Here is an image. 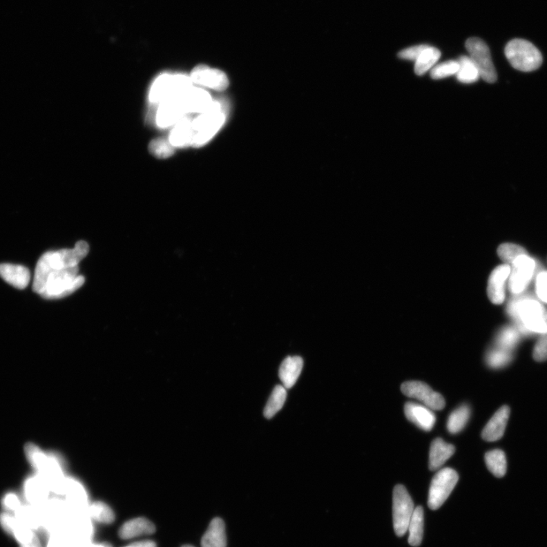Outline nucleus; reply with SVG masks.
Wrapping results in <instances>:
<instances>
[{"label":"nucleus","mask_w":547,"mask_h":547,"mask_svg":"<svg viewBox=\"0 0 547 547\" xmlns=\"http://www.w3.org/2000/svg\"><path fill=\"white\" fill-rule=\"evenodd\" d=\"M89 252L86 241L73 249L50 251L38 260L33 280V291L45 299H59L72 294L85 283L79 276V262Z\"/></svg>","instance_id":"1"},{"label":"nucleus","mask_w":547,"mask_h":547,"mask_svg":"<svg viewBox=\"0 0 547 547\" xmlns=\"http://www.w3.org/2000/svg\"><path fill=\"white\" fill-rule=\"evenodd\" d=\"M225 120L226 115L222 103L213 101L207 111L193 120V146L201 147L207 144L224 126Z\"/></svg>","instance_id":"2"},{"label":"nucleus","mask_w":547,"mask_h":547,"mask_svg":"<svg viewBox=\"0 0 547 547\" xmlns=\"http://www.w3.org/2000/svg\"><path fill=\"white\" fill-rule=\"evenodd\" d=\"M508 313L519 317L524 328L539 334L547 333V309L533 299L515 300L509 303Z\"/></svg>","instance_id":"3"},{"label":"nucleus","mask_w":547,"mask_h":547,"mask_svg":"<svg viewBox=\"0 0 547 547\" xmlns=\"http://www.w3.org/2000/svg\"><path fill=\"white\" fill-rule=\"evenodd\" d=\"M193 87V83L187 75L164 73L152 84L149 101L152 104H160L184 95Z\"/></svg>","instance_id":"4"},{"label":"nucleus","mask_w":547,"mask_h":547,"mask_svg":"<svg viewBox=\"0 0 547 547\" xmlns=\"http://www.w3.org/2000/svg\"><path fill=\"white\" fill-rule=\"evenodd\" d=\"M508 62L515 70L528 73L537 70L543 63L541 52L535 46L523 39L509 41L505 49Z\"/></svg>","instance_id":"5"},{"label":"nucleus","mask_w":547,"mask_h":547,"mask_svg":"<svg viewBox=\"0 0 547 547\" xmlns=\"http://www.w3.org/2000/svg\"><path fill=\"white\" fill-rule=\"evenodd\" d=\"M459 479L458 473L450 468L441 469L432 478L428 497V506L432 510H436L444 504Z\"/></svg>","instance_id":"6"},{"label":"nucleus","mask_w":547,"mask_h":547,"mask_svg":"<svg viewBox=\"0 0 547 547\" xmlns=\"http://www.w3.org/2000/svg\"><path fill=\"white\" fill-rule=\"evenodd\" d=\"M414 512L412 497L404 486L397 485L393 491V524L395 534L404 536Z\"/></svg>","instance_id":"7"},{"label":"nucleus","mask_w":547,"mask_h":547,"mask_svg":"<svg viewBox=\"0 0 547 547\" xmlns=\"http://www.w3.org/2000/svg\"><path fill=\"white\" fill-rule=\"evenodd\" d=\"M466 47L469 52V57L477 68L480 77L488 83L495 82L497 80V73L488 44L480 38L470 37L466 41Z\"/></svg>","instance_id":"8"},{"label":"nucleus","mask_w":547,"mask_h":547,"mask_svg":"<svg viewBox=\"0 0 547 547\" xmlns=\"http://www.w3.org/2000/svg\"><path fill=\"white\" fill-rule=\"evenodd\" d=\"M511 265L509 291L514 294H520L526 290L533 277L536 262L528 255H524L517 258Z\"/></svg>","instance_id":"9"},{"label":"nucleus","mask_w":547,"mask_h":547,"mask_svg":"<svg viewBox=\"0 0 547 547\" xmlns=\"http://www.w3.org/2000/svg\"><path fill=\"white\" fill-rule=\"evenodd\" d=\"M401 392L407 397L420 401L431 410H441L445 406L443 395L433 391L428 385L419 381H409L402 384Z\"/></svg>","instance_id":"10"},{"label":"nucleus","mask_w":547,"mask_h":547,"mask_svg":"<svg viewBox=\"0 0 547 547\" xmlns=\"http://www.w3.org/2000/svg\"><path fill=\"white\" fill-rule=\"evenodd\" d=\"M0 526L6 533L17 539L20 546H32L41 544L39 537L36 535L35 530L21 523L12 513L6 512L0 515Z\"/></svg>","instance_id":"11"},{"label":"nucleus","mask_w":547,"mask_h":547,"mask_svg":"<svg viewBox=\"0 0 547 547\" xmlns=\"http://www.w3.org/2000/svg\"><path fill=\"white\" fill-rule=\"evenodd\" d=\"M189 76L193 84L216 90H224L229 86V81L224 72L207 66L195 67Z\"/></svg>","instance_id":"12"},{"label":"nucleus","mask_w":547,"mask_h":547,"mask_svg":"<svg viewBox=\"0 0 547 547\" xmlns=\"http://www.w3.org/2000/svg\"><path fill=\"white\" fill-rule=\"evenodd\" d=\"M187 115L180 97H174L160 104L156 113V124L160 128L176 125Z\"/></svg>","instance_id":"13"},{"label":"nucleus","mask_w":547,"mask_h":547,"mask_svg":"<svg viewBox=\"0 0 547 547\" xmlns=\"http://www.w3.org/2000/svg\"><path fill=\"white\" fill-rule=\"evenodd\" d=\"M51 492L44 479L37 473L26 479L23 492L28 504L41 506L47 501Z\"/></svg>","instance_id":"14"},{"label":"nucleus","mask_w":547,"mask_h":547,"mask_svg":"<svg viewBox=\"0 0 547 547\" xmlns=\"http://www.w3.org/2000/svg\"><path fill=\"white\" fill-rule=\"evenodd\" d=\"M511 267L508 264L498 266L492 271L488 281V293L490 301L499 305L506 298V282L510 275Z\"/></svg>","instance_id":"15"},{"label":"nucleus","mask_w":547,"mask_h":547,"mask_svg":"<svg viewBox=\"0 0 547 547\" xmlns=\"http://www.w3.org/2000/svg\"><path fill=\"white\" fill-rule=\"evenodd\" d=\"M405 414L407 420L424 431H430L436 421L432 410L423 405L407 402L405 406Z\"/></svg>","instance_id":"16"},{"label":"nucleus","mask_w":547,"mask_h":547,"mask_svg":"<svg viewBox=\"0 0 547 547\" xmlns=\"http://www.w3.org/2000/svg\"><path fill=\"white\" fill-rule=\"evenodd\" d=\"M180 97L186 114H200L207 111L213 102L209 93L200 88L193 87Z\"/></svg>","instance_id":"17"},{"label":"nucleus","mask_w":547,"mask_h":547,"mask_svg":"<svg viewBox=\"0 0 547 547\" xmlns=\"http://www.w3.org/2000/svg\"><path fill=\"white\" fill-rule=\"evenodd\" d=\"M510 415V408L501 407L491 418L482 432V438L488 442H495L503 436Z\"/></svg>","instance_id":"18"},{"label":"nucleus","mask_w":547,"mask_h":547,"mask_svg":"<svg viewBox=\"0 0 547 547\" xmlns=\"http://www.w3.org/2000/svg\"><path fill=\"white\" fill-rule=\"evenodd\" d=\"M0 277L15 288H26L30 280V273L25 266L14 264H0Z\"/></svg>","instance_id":"19"},{"label":"nucleus","mask_w":547,"mask_h":547,"mask_svg":"<svg viewBox=\"0 0 547 547\" xmlns=\"http://www.w3.org/2000/svg\"><path fill=\"white\" fill-rule=\"evenodd\" d=\"M193 119L186 116L174 126L169 140L174 148H185L193 146Z\"/></svg>","instance_id":"20"},{"label":"nucleus","mask_w":547,"mask_h":547,"mask_svg":"<svg viewBox=\"0 0 547 547\" xmlns=\"http://www.w3.org/2000/svg\"><path fill=\"white\" fill-rule=\"evenodd\" d=\"M303 361L300 356H287L281 363L279 378L286 390L291 389L300 376Z\"/></svg>","instance_id":"21"},{"label":"nucleus","mask_w":547,"mask_h":547,"mask_svg":"<svg viewBox=\"0 0 547 547\" xmlns=\"http://www.w3.org/2000/svg\"><path fill=\"white\" fill-rule=\"evenodd\" d=\"M156 530L155 524L144 518L129 520L119 530V536L123 539H131L143 535L154 534Z\"/></svg>","instance_id":"22"},{"label":"nucleus","mask_w":547,"mask_h":547,"mask_svg":"<svg viewBox=\"0 0 547 547\" xmlns=\"http://www.w3.org/2000/svg\"><path fill=\"white\" fill-rule=\"evenodd\" d=\"M455 452V448L448 444L441 438H437L431 444L430 452L429 468L430 470H436L442 467Z\"/></svg>","instance_id":"23"},{"label":"nucleus","mask_w":547,"mask_h":547,"mask_svg":"<svg viewBox=\"0 0 547 547\" xmlns=\"http://www.w3.org/2000/svg\"><path fill=\"white\" fill-rule=\"evenodd\" d=\"M202 547H227V536L224 522L222 519H213L204 534Z\"/></svg>","instance_id":"24"},{"label":"nucleus","mask_w":547,"mask_h":547,"mask_svg":"<svg viewBox=\"0 0 547 547\" xmlns=\"http://www.w3.org/2000/svg\"><path fill=\"white\" fill-rule=\"evenodd\" d=\"M14 515L21 523L34 530L39 528L44 521L41 506L22 505Z\"/></svg>","instance_id":"25"},{"label":"nucleus","mask_w":547,"mask_h":547,"mask_svg":"<svg viewBox=\"0 0 547 547\" xmlns=\"http://www.w3.org/2000/svg\"><path fill=\"white\" fill-rule=\"evenodd\" d=\"M26 459L35 470V473L40 474L43 472L49 458V452H45L35 443H29L25 446Z\"/></svg>","instance_id":"26"},{"label":"nucleus","mask_w":547,"mask_h":547,"mask_svg":"<svg viewBox=\"0 0 547 547\" xmlns=\"http://www.w3.org/2000/svg\"><path fill=\"white\" fill-rule=\"evenodd\" d=\"M423 508L421 506H418L414 509L407 528L409 531L408 542L410 546H418L421 544L423 536Z\"/></svg>","instance_id":"27"},{"label":"nucleus","mask_w":547,"mask_h":547,"mask_svg":"<svg viewBox=\"0 0 547 547\" xmlns=\"http://www.w3.org/2000/svg\"><path fill=\"white\" fill-rule=\"evenodd\" d=\"M441 57L440 51L428 46L421 53L415 63L414 71L417 75H423L432 70Z\"/></svg>","instance_id":"28"},{"label":"nucleus","mask_w":547,"mask_h":547,"mask_svg":"<svg viewBox=\"0 0 547 547\" xmlns=\"http://www.w3.org/2000/svg\"><path fill=\"white\" fill-rule=\"evenodd\" d=\"M286 399L287 390L285 387L283 385H276L264 409L265 416L267 419H271L283 407Z\"/></svg>","instance_id":"29"},{"label":"nucleus","mask_w":547,"mask_h":547,"mask_svg":"<svg viewBox=\"0 0 547 547\" xmlns=\"http://www.w3.org/2000/svg\"><path fill=\"white\" fill-rule=\"evenodd\" d=\"M486 465L490 472L497 477H503L506 474L507 461L504 452L500 450L488 452L485 455Z\"/></svg>","instance_id":"30"},{"label":"nucleus","mask_w":547,"mask_h":547,"mask_svg":"<svg viewBox=\"0 0 547 547\" xmlns=\"http://www.w3.org/2000/svg\"><path fill=\"white\" fill-rule=\"evenodd\" d=\"M470 416V408L467 405H463L454 412L448 417L447 421V429L452 434L460 432L466 428Z\"/></svg>","instance_id":"31"},{"label":"nucleus","mask_w":547,"mask_h":547,"mask_svg":"<svg viewBox=\"0 0 547 547\" xmlns=\"http://www.w3.org/2000/svg\"><path fill=\"white\" fill-rule=\"evenodd\" d=\"M458 61L460 66L456 76L460 82L472 84L481 78L477 66L469 56H462Z\"/></svg>","instance_id":"32"},{"label":"nucleus","mask_w":547,"mask_h":547,"mask_svg":"<svg viewBox=\"0 0 547 547\" xmlns=\"http://www.w3.org/2000/svg\"><path fill=\"white\" fill-rule=\"evenodd\" d=\"M88 512L91 518L99 523L111 524L115 519V515L112 509L103 501H95L90 504Z\"/></svg>","instance_id":"33"},{"label":"nucleus","mask_w":547,"mask_h":547,"mask_svg":"<svg viewBox=\"0 0 547 547\" xmlns=\"http://www.w3.org/2000/svg\"><path fill=\"white\" fill-rule=\"evenodd\" d=\"M498 255L501 260L506 263L512 264L517 258L528 255V252L526 249L521 246L512 244V243H504V244L499 246Z\"/></svg>","instance_id":"34"},{"label":"nucleus","mask_w":547,"mask_h":547,"mask_svg":"<svg viewBox=\"0 0 547 547\" xmlns=\"http://www.w3.org/2000/svg\"><path fill=\"white\" fill-rule=\"evenodd\" d=\"M459 61L450 60L433 67L430 72L431 78L442 79L457 74L459 70Z\"/></svg>","instance_id":"35"},{"label":"nucleus","mask_w":547,"mask_h":547,"mask_svg":"<svg viewBox=\"0 0 547 547\" xmlns=\"http://www.w3.org/2000/svg\"><path fill=\"white\" fill-rule=\"evenodd\" d=\"M148 149L150 153L157 158H169L174 154V148L169 140L162 138L152 140Z\"/></svg>","instance_id":"36"},{"label":"nucleus","mask_w":547,"mask_h":547,"mask_svg":"<svg viewBox=\"0 0 547 547\" xmlns=\"http://www.w3.org/2000/svg\"><path fill=\"white\" fill-rule=\"evenodd\" d=\"M511 359V352L501 348L492 349L486 356V362L492 368L503 367L510 362Z\"/></svg>","instance_id":"37"},{"label":"nucleus","mask_w":547,"mask_h":547,"mask_svg":"<svg viewBox=\"0 0 547 547\" xmlns=\"http://www.w3.org/2000/svg\"><path fill=\"white\" fill-rule=\"evenodd\" d=\"M519 340V334L512 328H507L500 332L497 338V344L501 349L510 352Z\"/></svg>","instance_id":"38"},{"label":"nucleus","mask_w":547,"mask_h":547,"mask_svg":"<svg viewBox=\"0 0 547 547\" xmlns=\"http://www.w3.org/2000/svg\"><path fill=\"white\" fill-rule=\"evenodd\" d=\"M3 506L7 512L15 513L22 506L18 494L7 492L2 501Z\"/></svg>","instance_id":"39"},{"label":"nucleus","mask_w":547,"mask_h":547,"mask_svg":"<svg viewBox=\"0 0 547 547\" xmlns=\"http://www.w3.org/2000/svg\"><path fill=\"white\" fill-rule=\"evenodd\" d=\"M533 356L534 359L537 362L547 361V333L542 334V336L537 342L534 349Z\"/></svg>","instance_id":"40"},{"label":"nucleus","mask_w":547,"mask_h":547,"mask_svg":"<svg viewBox=\"0 0 547 547\" xmlns=\"http://www.w3.org/2000/svg\"><path fill=\"white\" fill-rule=\"evenodd\" d=\"M536 292L538 298L547 303V271H542L537 276Z\"/></svg>","instance_id":"41"},{"label":"nucleus","mask_w":547,"mask_h":547,"mask_svg":"<svg viewBox=\"0 0 547 547\" xmlns=\"http://www.w3.org/2000/svg\"><path fill=\"white\" fill-rule=\"evenodd\" d=\"M428 47V45H417L414 47L408 48L403 50L399 52V57L402 59L414 60L416 61L421 55L423 50Z\"/></svg>","instance_id":"42"},{"label":"nucleus","mask_w":547,"mask_h":547,"mask_svg":"<svg viewBox=\"0 0 547 547\" xmlns=\"http://www.w3.org/2000/svg\"><path fill=\"white\" fill-rule=\"evenodd\" d=\"M125 547H156V544L151 541H142L133 543Z\"/></svg>","instance_id":"43"},{"label":"nucleus","mask_w":547,"mask_h":547,"mask_svg":"<svg viewBox=\"0 0 547 547\" xmlns=\"http://www.w3.org/2000/svg\"><path fill=\"white\" fill-rule=\"evenodd\" d=\"M48 547H66V546L61 539H55L50 542Z\"/></svg>","instance_id":"44"},{"label":"nucleus","mask_w":547,"mask_h":547,"mask_svg":"<svg viewBox=\"0 0 547 547\" xmlns=\"http://www.w3.org/2000/svg\"><path fill=\"white\" fill-rule=\"evenodd\" d=\"M20 547H42V546H41V544H38V545H35V546H20Z\"/></svg>","instance_id":"45"},{"label":"nucleus","mask_w":547,"mask_h":547,"mask_svg":"<svg viewBox=\"0 0 547 547\" xmlns=\"http://www.w3.org/2000/svg\"><path fill=\"white\" fill-rule=\"evenodd\" d=\"M182 547H195V546L191 545H185V546H182Z\"/></svg>","instance_id":"46"},{"label":"nucleus","mask_w":547,"mask_h":547,"mask_svg":"<svg viewBox=\"0 0 547 547\" xmlns=\"http://www.w3.org/2000/svg\"><path fill=\"white\" fill-rule=\"evenodd\" d=\"M97 547H106V546H97Z\"/></svg>","instance_id":"47"}]
</instances>
